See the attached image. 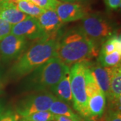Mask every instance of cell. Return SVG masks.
I'll return each mask as SVG.
<instances>
[{
    "instance_id": "obj_1",
    "label": "cell",
    "mask_w": 121,
    "mask_h": 121,
    "mask_svg": "<svg viewBox=\"0 0 121 121\" xmlns=\"http://www.w3.org/2000/svg\"><path fill=\"white\" fill-rule=\"evenodd\" d=\"M97 45L79 27L71 28L58 40L56 57L67 65L86 61L97 55Z\"/></svg>"
},
{
    "instance_id": "obj_2",
    "label": "cell",
    "mask_w": 121,
    "mask_h": 121,
    "mask_svg": "<svg viewBox=\"0 0 121 121\" xmlns=\"http://www.w3.org/2000/svg\"><path fill=\"white\" fill-rule=\"evenodd\" d=\"M58 39L47 37L39 40L24 52L10 69L15 78L26 76L50 59L56 56Z\"/></svg>"
},
{
    "instance_id": "obj_3",
    "label": "cell",
    "mask_w": 121,
    "mask_h": 121,
    "mask_svg": "<svg viewBox=\"0 0 121 121\" xmlns=\"http://www.w3.org/2000/svg\"><path fill=\"white\" fill-rule=\"evenodd\" d=\"M69 70V65L56 56L52 57L32 72L27 79L26 86L30 89L40 91L51 90Z\"/></svg>"
},
{
    "instance_id": "obj_4",
    "label": "cell",
    "mask_w": 121,
    "mask_h": 121,
    "mask_svg": "<svg viewBox=\"0 0 121 121\" xmlns=\"http://www.w3.org/2000/svg\"><path fill=\"white\" fill-rule=\"evenodd\" d=\"M97 45L117 35V24L107 16L100 12L87 14L79 27Z\"/></svg>"
},
{
    "instance_id": "obj_5",
    "label": "cell",
    "mask_w": 121,
    "mask_h": 121,
    "mask_svg": "<svg viewBox=\"0 0 121 121\" xmlns=\"http://www.w3.org/2000/svg\"><path fill=\"white\" fill-rule=\"evenodd\" d=\"M87 62V60L76 63L72 65L69 71L73 107L85 118H87L88 102L85 77Z\"/></svg>"
},
{
    "instance_id": "obj_6",
    "label": "cell",
    "mask_w": 121,
    "mask_h": 121,
    "mask_svg": "<svg viewBox=\"0 0 121 121\" xmlns=\"http://www.w3.org/2000/svg\"><path fill=\"white\" fill-rule=\"evenodd\" d=\"M56 99V96L52 92L46 91L28 95L19 102L16 112L19 116L24 117L38 112L48 111Z\"/></svg>"
},
{
    "instance_id": "obj_7",
    "label": "cell",
    "mask_w": 121,
    "mask_h": 121,
    "mask_svg": "<svg viewBox=\"0 0 121 121\" xmlns=\"http://www.w3.org/2000/svg\"><path fill=\"white\" fill-rule=\"evenodd\" d=\"M27 44V39L10 33L0 41V55L4 61L13 60L25 51Z\"/></svg>"
},
{
    "instance_id": "obj_8",
    "label": "cell",
    "mask_w": 121,
    "mask_h": 121,
    "mask_svg": "<svg viewBox=\"0 0 121 121\" xmlns=\"http://www.w3.org/2000/svg\"><path fill=\"white\" fill-rule=\"evenodd\" d=\"M11 34L32 40L49 37L42 29L36 18L30 16L12 26Z\"/></svg>"
},
{
    "instance_id": "obj_9",
    "label": "cell",
    "mask_w": 121,
    "mask_h": 121,
    "mask_svg": "<svg viewBox=\"0 0 121 121\" xmlns=\"http://www.w3.org/2000/svg\"><path fill=\"white\" fill-rule=\"evenodd\" d=\"M55 10L63 23L82 20L87 14L82 5L75 3L60 2Z\"/></svg>"
},
{
    "instance_id": "obj_10",
    "label": "cell",
    "mask_w": 121,
    "mask_h": 121,
    "mask_svg": "<svg viewBox=\"0 0 121 121\" xmlns=\"http://www.w3.org/2000/svg\"><path fill=\"white\" fill-rule=\"evenodd\" d=\"M112 67H102L99 64L91 65L90 63V69L95 83L99 87L100 91L109 99H110V76Z\"/></svg>"
},
{
    "instance_id": "obj_11",
    "label": "cell",
    "mask_w": 121,
    "mask_h": 121,
    "mask_svg": "<svg viewBox=\"0 0 121 121\" xmlns=\"http://www.w3.org/2000/svg\"><path fill=\"white\" fill-rule=\"evenodd\" d=\"M36 20L42 29L48 36H54L63 24L55 9L44 10L36 17Z\"/></svg>"
},
{
    "instance_id": "obj_12",
    "label": "cell",
    "mask_w": 121,
    "mask_h": 121,
    "mask_svg": "<svg viewBox=\"0 0 121 121\" xmlns=\"http://www.w3.org/2000/svg\"><path fill=\"white\" fill-rule=\"evenodd\" d=\"M0 17L10 25L13 26L30 16L22 12L16 5L7 1L0 6Z\"/></svg>"
},
{
    "instance_id": "obj_13",
    "label": "cell",
    "mask_w": 121,
    "mask_h": 121,
    "mask_svg": "<svg viewBox=\"0 0 121 121\" xmlns=\"http://www.w3.org/2000/svg\"><path fill=\"white\" fill-rule=\"evenodd\" d=\"M106 95L101 91L88 98L87 111V118L101 117L103 114L106 106Z\"/></svg>"
},
{
    "instance_id": "obj_14",
    "label": "cell",
    "mask_w": 121,
    "mask_h": 121,
    "mask_svg": "<svg viewBox=\"0 0 121 121\" xmlns=\"http://www.w3.org/2000/svg\"><path fill=\"white\" fill-rule=\"evenodd\" d=\"M51 91L56 98L68 104L72 102L73 98L69 71L67 72L63 76L60 81L51 89Z\"/></svg>"
},
{
    "instance_id": "obj_15",
    "label": "cell",
    "mask_w": 121,
    "mask_h": 121,
    "mask_svg": "<svg viewBox=\"0 0 121 121\" xmlns=\"http://www.w3.org/2000/svg\"><path fill=\"white\" fill-rule=\"evenodd\" d=\"M121 64L112 67L110 76V101L121 107Z\"/></svg>"
},
{
    "instance_id": "obj_16",
    "label": "cell",
    "mask_w": 121,
    "mask_h": 121,
    "mask_svg": "<svg viewBox=\"0 0 121 121\" xmlns=\"http://www.w3.org/2000/svg\"><path fill=\"white\" fill-rule=\"evenodd\" d=\"M48 111L55 115L68 117L73 121H82V118L73 111L69 104L58 98L52 102Z\"/></svg>"
},
{
    "instance_id": "obj_17",
    "label": "cell",
    "mask_w": 121,
    "mask_h": 121,
    "mask_svg": "<svg viewBox=\"0 0 121 121\" xmlns=\"http://www.w3.org/2000/svg\"><path fill=\"white\" fill-rule=\"evenodd\" d=\"M16 6L22 12L35 18L39 17L44 11V9L40 8L30 0H21L16 4Z\"/></svg>"
},
{
    "instance_id": "obj_18",
    "label": "cell",
    "mask_w": 121,
    "mask_h": 121,
    "mask_svg": "<svg viewBox=\"0 0 121 121\" xmlns=\"http://www.w3.org/2000/svg\"><path fill=\"white\" fill-rule=\"evenodd\" d=\"M121 52L114 51L110 53H99L98 61L102 67H112L121 64Z\"/></svg>"
},
{
    "instance_id": "obj_19",
    "label": "cell",
    "mask_w": 121,
    "mask_h": 121,
    "mask_svg": "<svg viewBox=\"0 0 121 121\" xmlns=\"http://www.w3.org/2000/svg\"><path fill=\"white\" fill-rule=\"evenodd\" d=\"M114 51L121 52V38L120 35H114L102 43L99 53H110Z\"/></svg>"
},
{
    "instance_id": "obj_20",
    "label": "cell",
    "mask_w": 121,
    "mask_h": 121,
    "mask_svg": "<svg viewBox=\"0 0 121 121\" xmlns=\"http://www.w3.org/2000/svg\"><path fill=\"white\" fill-rule=\"evenodd\" d=\"M54 114L49 111H41L22 117L21 121H52Z\"/></svg>"
},
{
    "instance_id": "obj_21",
    "label": "cell",
    "mask_w": 121,
    "mask_h": 121,
    "mask_svg": "<svg viewBox=\"0 0 121 121\" xmlns=\"http://www.w3.org/2000/svg\"><path fill=\"white\" fill-rule=\"evenodd\" d=\"M40 8L46 9H55L56 6L60 3L59 0H30Z\"/></svg>"
},
{
    "instance_id": "obj_22",
    "label": "cell",
    "mask_w": 121,
    "mask_h": 121,
    "mask_svg": "<svg viewBox=\"0 0 121 121\" xmlns=\"http://www.w3.org/2000/svg\"><path fill=\"white\" fill-rule=\"evenodd\" d=\"M12 26L0 17V41L11 33Z\"/></svg>"
},
{
    "instance_id": "obj_23",
    "label": "cell",
    "mask_w": 121,
    "mask_h": 121,
    "mask_svg": "<svg viewBox=\"0 0 121 121\" xmlns=\"http://www.w3.org/2000/svg\"><path fill=\"white\" fill-rule=\"evenodd\" d=\"M18 120L17 113H14L10 110H4L0 115V121H18Z\"/></svg>"
},
{
    "instance_id": "obj_24",
    "label": "cell",
    "mask_w": 121,
    "mask_h": 121,
    "mask_svg": "<svg viewBox=\"0 0 121 121\" xmlns=\"http://www.w3.org/2000/svg\"><path fill=\"white\" fill-rule=\"evenodd\" d=\"M106 8L108 10H117L121 8V0H104Z\"/></svg>"
},
{
    "instance_id": "obj_25",
    "label": "cell",
    "mask_w": 121,
    "mask_h": 121,
    "mask_svg": "<svg viewBox=\"0 0 121 121\" xmlns=\"http://www.w3.org/2000/svg\"><path fill=\"white\" fill-rule=\"evenodd\" d=\"M106 121H121V114L120 110H111L108 112Z\"/></svg>"
},
{
    "instance_id": "obj_26",
    "label": "cell",
    "mask_w": 121,
    "mask_h": 121,
    "mask_svg": "<svg viewBox=\"0 0 121 121\" xmlns=\"http://www.w3.org/2000/svg\"><path fill=\"white\" fill-rule=\"evenodd\" d=\"M54 121H73L68 117L61 116V115H55L54 114Z\"/></svg>"
},
{
    "instance_id": "obj_27",
    "label": "cell",
    "mask_w": 121,
    "mask_h": 121,
    "mask_svg": "<svg viewBox=\"0 0 121 121\" xmlns=\"http://www.w3.org/2000/svg\"><path fill=\"white\" fill-rule=\"evenodd\" d=\"M4 110H5V108H4V104H3V102H1V101H0V115L4 112Z\"/></svg>"
},
{
    "instance_id": "obj_28",
    "label": "cell",
    "mask_w": 121,
    "mask_h": 121,
    "mask_svg": "<svg viewBox=\"0 0 121 121\" xmlns=\"http://www.w3.org/2000/svg\"><path fill=\"white\" fill-rule=\"evenodd\" d=\"M60 2H66V3H75L76 1L80 0H59Z\"/></svg>"
},
{
    "instance_id": "obj_29",
    "label": "cell",
    "mask_w": 121,
    "mask_h": 121,
    "mask_svg": "<svg viewBox=\"0 0 121 121\" xmlns=\"http://www.w3.org/2000/svg\"><path fill=\"white\" fill-rule=\"evenodd\" d=\"M21 0H9V2H11V3H12L13 4L16 5L19 2V1H20Z\"/></svg>"
},
{
    "instance_id": "obj_30",
    "label": "cell",
    "mask_w": 121,
    "mask_h": 121,
    "mask_svg": "<svg viewBox=\"0 0 121 121\" xmlns=\"http://www.w3.org/2000/svg\"><path fill=\"white\" fill-rule=\"evenodd\" d=\"M7 1H9V0H0V6L3 4H4V3H5V2H7Z\"/></svg>"
},
{
    "instance_id": "obj_31",
    "label": "cell",
    "mask_w": 121,
    "mask_h": 121,
    "mask_svg": "<svg viewBox=\"0 0 121 121\" xmlns=\"http://www.w3.org/2000/svg\"><path fill=\"white\" fill-rule=\"evenodd\" d=\"M1 79H0V88H1Z\"/></svg>"
},
{
    "instance_id": "obj_32",
    "label": "cell",
    "mask_w": 121,
    "mask_h": 121,
    "mask_svg": "<svg viewBox=\"0 0 121 121\" xmlns=\"http://www.w3.org/2000/svg\"><path fill=\"white\" fill-rule=\"evenodd\" d=\"M90 121V120H89V119H88V120H87V121Z\"/></svg>"
}]
</instances>
